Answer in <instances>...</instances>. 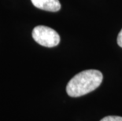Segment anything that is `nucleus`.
<instances>
[{
  "label": "nucleus",
  "instance_id": "f257e3e1",
  "mask_svg": "<svg viewBox=\"0 0 122 121\" xmlns=\"http://www.w3.org/2000/svg\"><path fill=\"white\" fill-rule=\"evenodd\" d=\"M102 73L95 69H88L76 74L67 84L66 92L70 97H80L95 91L102 82Z\"/></svg>",
  "mask_w": 122,
  "mask_h": 121
},
{
  "label": "nucleus",
  "instance_id": "f03ea898",
  "mask_svg": "<svg viewBox=\"0 0 122 121\" xmlns=\"http://www.w3.org/2000/svg\"><path fill=\"white\" fill-rule=\"evenodd\" d=\"M33 39L40 45L46 47H56L60 43V35L52 28L39 25L32 31Z\"/></svg>",
  "mask_w": 122,
  "mask_h": 121
},
{
  "label": "nucleus",
  "instance_id": "7ed1b4c3",
  "mask_svg": "<svg viewBox=\"0 0 122 121\" xmlns=\"http://www.w3.org/2000/svg\"><path fill=\"white\" fill-rule=\"evenodd\" d=\"M36 8L49 12H58L61 9L59 0H31Z\"/></svg>",
  "mask_w": 122,
  "mask_h": 121
},
{
  "label": "nucleus",
  "instance_id": "20e7f679",
  "mask_svg": "<svg viewBox=\"0 0 122 121\" xmlns=\"http://www.w3.org/2000/svg\"><path fill=\"white\" fill-rule=\"evenodd\" d=\"M100 121H122V117L117 116H109L104 117Z\"/></svg>",
  "mask_w": 122,
  "mask_h": 121
},
{
  "label": "nucleus",
  "instance_id": "39448f33",
  "mask_svg": "<svg viewBox=\"0 0 122 121\" xmlns=\"http://www.w3.org/2000/svg\"><path fill=\"white\" fill-rule=\"evenodd\" d=\"M117 41V44H118L119 47H121L122 48V29L120 31V32H119Z\"/></svg>",
  "mask_w": 122,
  "mask_h": 121
}]
</instances>
